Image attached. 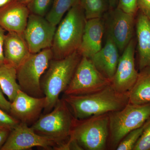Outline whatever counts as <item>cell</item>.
Masks as SVG:
<instances>
[{
    "label": "cell",
    "mask_w": 150,
    "mask_h": 150,
    "mask_svg": "<svg viewBox=\"0 0 150 150\" xmlns=\"http://www.w3.org/2000/svg\"><path fill=\"white\" fill-rule=\"evenodd\" d=\"M5 30L0 27V65L2 64L5 62L4 56V45L5 36Z\"/></svg>",
    "instance_id": "cell-31"
},
{
    "label": "cell",
    "mask_w": 150,
    "mask_h": 150,
    "mask_svg": "<svg viewBox=\"0 0 150 150\" xmlns=\"http://www.w3.org/2000/svg\"><path fill=\"white\" fill-rule=\"evenodd\" d=\"M56 150H83L75 140L69 137L68 140L56 145L53 148Z\"/></svg>",
    "instance_id": "cell-28"
},
{
    "label": "cell",
    "mask_w": 150,
    "mask_h": 150,
    "mask_svg": "<svg viewBox=\"0 0 150 150\" xmlns=\"http://www.w3.org/2000/svg\"><path fill=\"white\" fill-rule=\"evenodd\" d=\"M0 87L11 102L21 89L17 79L16 68L5 62L0 65Z\"/></svg>",
    "instance_id": "cell-20"
},
{
    "label": "cell",
    "mask_w": 150,
    "mask_h": 150,
    "mask_svg": "<svg viewBox=\"0 0 150 150\" xmlns=\"http://www.w3.org/2000/svg\"><path fill=\"white\" fill-rule=\"evenodd\" d=\"M57 144L55 140L37 134L26 123L20 122L11 129L6 141L0 150H29L35 147L53 149Z\"/></svg>",
    "instance_id": "cell-10"
},
{
    "label": "cell",
    "mask_w": 150,
    "mask_h": 150,
    "mask_svg": "<svg viewBox=\"0 0 150 150\" xmlns=\"http://www.w3.org/2000/svg\"><path fill=\"white\" fill-rule=\"evenodd\" d=\"M19 2L22 3V4H24L27 5L30 2L31 0H17Z\"/></svg>",
    "instance_id": "cell-35"
},
{
    "label": "cell",
    "mask_w": 150,
    "mask_h": 150,
    "mask_svg": "<svg viewBox=\"0 0 150 150\" xmlns=\"http://www.w3.org/2000/svg\"><path fill=\"white\" fill-rule=\"evenodd\" d=\"M63 98L75 118L78 119L121 110L129 102V93L118 92L111 84L93 93L65 95Z\"/></svg>",
    "instance_id": "cell-1"
},
{
    "label": "cell",
    "mask_w": 150,
    "mask_h": 150,
    "mask_svg": "<svg viewBox=\"0 0 150 150\" xmlns=\"http://www.w3.org/2000/svg\"><path fill=\"white\" fill-rule=\"evenodd\" d=\"M56 26L45 17L30 14L23 35L31 54L51 48Z\"/></svg>",
    "instance_id": "cell-9"
},
{
    "label": "cell",
    "mask_w": 150,
    "mask_h": 150,
    "mask_svg": "<svg viewBox=\"0 0 150 150\" xmlns=\"http://www.w3.org/2000/svg\"><path fill=\"white\" fill-rule=\"evenodd\" d=\"M120 57L117 46L108 35L104 47L90 59L97 69L111 81L116 71Z\"/></svg>",
    "instance_id": "cell-16"
},
{
    "label": "cell",
    "mask_w": 150,
    "mask_h": 150,
    "mask_svg": "<svg viewBox=\"0 0 150 150\" xmlns=\"http://www.w3.org/2000/svg\"><path fill=\"white\" fill-rule=\"evenodd\" d=\"M109 134L107 150H116L130 131L142 126L150 118V103H128L121 110L108 113Z\"/></svg>",
    "instance_id": "cell-4"
},
{
    "label": "cell",
    "mask_w": 150,
    "mask_h": 150,
    "mask_svg": "<svg viewBox=\"0 0 150 150\" xmlns=\"http://www.w3.org/2000/svg\"><path fill=\"white\" fill-rule=\"evenodd\" d=\"M138 11L150 19V0H137Z\"/></svg>",
    "instance_id": "cell-29"
},
{
    "label": "cell",
    "mask_w": 150,
    "mask_h": 150,
    "mask_svg": "<svg viewBox=\"0 0 150 150\" xmlns=\"http://www.w3.org/2000/svg\"><path fill=\"white\" fill-rule=\"evenodd\" d=\"M109 8L113 9L116 7L118 5V0H108Z\"/></svg>",
    "instance_id": "cell-33"
},
{
    "label": "cell",
    "mask_w": 150,
    "mask_h": 150,
    "mask_svg": "<svg viewBox=\"0 0 150 150\" xmlns=\"http://www.w3.org/2000/svg\"><path fill=\"white\" fill-rule=\"evenodd\" d=\"M53 59L51 48L30 54L16 69L17 79L21 89L35 97L44 96L40 86L41 78Z\"/></svg>",
    "instance_id": "cell-7"
},
{
    "label": "cell",
    "mask_w": 150,
    "mask_h": 150,
    "mask_svg": "<svg viewBox=\"0 0 150 150\" xmlns=\"http://www.w3.org/2000/svg\"><path fill=\"white\" fill-rule=\"evenodd\" d=\"M111 84L97 69L89 58L82 56L71 80L64 91L66 95H82L96 92Z\"/></svg>",
    "instance_id": "cell-8"
},
{
    "label": "cell",
    "mask_w": 150,
    "mask_h": 150,
    "mask_svg": "<svg viewBox=\"0 0 150 150\" xmlns=\"http://www.w3.org/2000/svg\"><path fill=\"white\" fill-rule=\"evenodd\" d=\"M109 134L108 113L75 120L70 138L86 150H107Z\"/></svg>",
    "instance_id": "cell-5"
},
{
    "label": "cell",
    "mask_w": 150,
    "mask_h": 150,
    "mask_svg": "<svg viewBox=\"0 0 150 150\" xmlns=\"http://www.w3.org/2000/svg\"><path fill=\"white\" fill-rule=\"evenodd\" d=\"M105 30L101 17L87 20L79 52L82 56L91 58L102 48Z\"/></svg>",
    "instance_id": "cell-15"
},
{
    "label": "cell",
    "mask_w": 150,
    "mask_h": 150,
    "mask_svg": "<svg viewBox=\"0 0 150 150\" xmlns=\"http://www.w3.org/2000/svg\"><path fill=\"white\" fill-rule=\"evenodd\" d=\"M80 3L87 20L102 17L109 8L108 0H80Z\"/></svg>",
    "instance_id": "cell-22"
},
{
    "label": "cell",
    "mask_w": 150,
    "mask_h": 150,
    "mask_svg": "<svg viewBox=\"0 0 150 150\" xmlns=\"http://www.w3.org/2000/svg\"><path fill=\"white\" fill-rule=\"evenodd\" d=\"M76 119L62 98L52 111L40 116L31 128L37 134L55 140L58 144L69 138Z\"/></svg>",
    "instance_id": "cell-6"
},
{
    "label": "cell",
    "mask_w": 150,
    "mask_h": 150,
    "mask_svg": "<svg viewBox=\"0 0 150 150\" xmlns=\"http://www.w3.org/2000/svg\"><path fill=\"white\" fill-rule=\"evenodd\" d=\"M54 0H31L27 5L30 13L45 17L51 8Z\"/></svg>",
    "instance_id": "cell-24"
},
{
    "label": "cell",
    "mask_w": 150,
    "mask_h": 150,
    "mask_svg": "<svg viewBox=\"0 0 150 150\" xmlns=\"http://www.w3.org/2000/svg\"><path fill=\"white\" fill-rule=\"evenodd\" d=\"M20 121L8 112L0 108V126L11 129L20 123Z\"/></svg>",
    "instance_id": "cell-26"
},
{
    "label": "cell",
    "mask_w": 150,
    "mask_h": 150,
    "mask_svg": "<svg viewBox=\"0 0 150 150\" xmlns=\"http://www.w3.org/2000/svg\"><path fill=\"white\" fill-rule=\"evenodd\" d=\"M80 0H54L50 10L45 17L48 21L57 26L65 14Z\"/></svg>",
    "instance_id": "cell-21"
},
{
    "label": "cell",
    "mask_w": 150,
    "mask_h": 150,
    "mask_svg": "<svg viewBox=\"0 0 150 150\" xmlns=\"http://www.w3.org/2000/svg\"><path fill=\"white\" fill-rule=\"evenodd\" d=\"M136 44V40L132 38L120 57L111 81L112 87L118 92L129 93L138 78L139 72L136 69L134 57Z\"/></svg>",
    "instance_id": "cell-11"
},
{
    "label": "cell",
    "mask_w": 150,
    "mask_h": 150,
    "mask_svg": "<svg viewBox=\"0 0 150 150\" xmlns=\"http://www.w3.org/2000/svg\"><path fill=\"white\" fill-rule=\"evenodd\" d=\"M129 103L136 105L150 103V68L140 70L136 83L129 92Z\"/></svg>",
    "instance_id": "cell-19"
},
{
    "label": "cell",
    "mask_w": 150,
    "mask_h": 150,
    "mask_svg": "<svg viewBox=\"0 0 150 150\" xmlns=\"http://www.w3.org/2000/svg\"><path fill=\"white\" fill-rule=\"evenodd\" d=\"M86 20L80 3L69 10L56 26L51 48L53 59H64L79 50Z\"/></svg>",
    "instance_id": "cell-2"
},
{
    "label": "cell",
    "mask_w": 150,
    "mask_h": 150,
    "mask_svg": "<svg viewBox=\"0 0 150 150\" xmlns=\"http://www.w3.org/2000/svg\"><path fill=\"white\" fill-rule=\"evenodd\" d=\"M81 54L79 51L64 59H52L40 80V86L46 99L45 112L51 111L58 102L59 96L70 83Z\"/></svg>",
    "instance_id": "cell-3"
},
{
    "label": "cell",
    "mask_w": 150,
    "mask_h": 150,
    "mask_svg": "<svg viewBox=\"0 0 150 150\" xmlns=\"http://www.w3.org/2000/svg\"><path fill=\"white\" fill-rule=\"evenodd\" d=\"M135 22L139 71L150 68V19L138 11Z\"/></svg>",
    "instance_id": "cell-18"
},
{
    "label": "cell",
    "mask_w": 150,
    "mask_h": 150,
    "mask_svg": "<svg viewBox=\"0 0 150 150\" xmlns=\"http://www.w3.org/2000/svg\"><path fill=\"white\" fill-rule=\"evenodd\" d=\"M4 94L0 87V108L9 113L11 102L6 98Z\"/></svg>",
    "instance_id": "cell-30"
},
{
    "label": "cell",
    "mask_w": 150,
    "mask_h": 150,
    "mask_svg": "<svg viewBox=\"0 0 150 150\" xmlns=\"http://www.w3.org/2000/svg\"><path fill=\"white\" fill-rule=\"evenodd\" d=\"M11 130L9 128L0 126V149L6 141Z\"/></svg>",
    "instance_id": "cell-32"
},
{
    "label": "cell",
    "mask_w": 150,
    "mask_h": 150,
    "mask_svg": "<svg viewBox=\"0 0 150 150\" xmlns=\"http://www.w3.org/2000/svg\"><path fill=\"white\" fill-rule=\"evenodd\" d=\"M147 121L142 126L129 132L118 144L116 150H133L136 143L143 134Z\"/></svg>",
    "instance_id": "cell-23"
},
{
    "label": "cell",
    "mask_w": 150,
    "mask_h": 150,
    "mask_svg": "<svg viewBox=\"0 0 150 150\" xmlns=\"http://www.w3.org/2000/svg\"><path fill=\"white\" fill-rule=\"evenodd\" d=\"M110 10L107 23L108 35L122 53L133 38L135 15L125 12L118 7Z\"/></svg>",
    "instance_id": "cell-12"
},
{
    "label": "cell",
    "mask_w": 150,
    "mask_h": 150,
    "mask_svg": "<svg viewBox=\"0 0 150 150\" xmlns=\"http://www.w3.org/2000/svg\"><path fill=\"white\" fill-rule=\"evenodd\" d=\"M133 150H150V118L143 134L136 143Z\"/></svg>",
    "instance_id": "cell-25"
},
{
    "label": "cell",
    "mask_w": 150,
    "mask_h": 150,
    "mask_svg": "<svg viewBox=\"0 0 150 150\" xmlns=\"http://www.w3.org/2000/svg\"><path fill=\"white\" fill-rule=\"evenodd\" d=\"M46 104L45 96L35 97L20 89L11 102L9 113L20 122L28 125L37 121Z\"/></svg>",
    "instance_id": "cell-13"
},
{
    "label": "cell",
    "mask_w": 150,
    "mask_h": 150,
    "mask_svg": "<svg viewBox=\"0 0 150 150\" xmlns=\"http://www.w3.org/2000/svg\"><path fill=\"white\" fill-rule=\"evenodd\" d=\"M137 0H118L117 7L127 13L136 15L138 12Z\"/></svg>",
    "instance_id": "cell-27"
},
{
    "label": "cell",
    "mask_w": 150,
    "mask_h": 150,
    "mask_svg": "<svg viewBox=\"0 0 150 150\" xmlns=\"http://www.w3.org/2000/svg\"><path fill=\"white\" fill-rule=\"evenodd\" d=\"M30 14L26 5L13 0L0 8V27L8 32L23 34Z\"/></svg>",
    "instance_id": "cell-14"
},
{
    "label": "cell",
    "mask_w": 150,
    "mask_h": 150,
    "mask_svg": "<svg viewBox=\"0 0 150 150\" xmlns=\"http://www.w3.org/2000/svg\"><path fill=\"white\" fill-rule=\"evenodd\" d=\"M4 51L5 63L16 69L31 54L23 33L13 32L6 34Z\"/></svg>",
    "instance_id": "cell-17"
},
{
    "label": "cell",
    "mask_w": 150,
    "mask_h": 150,
    "mask_svg": "<svg viewBox=\"0 0 150 150\" xmlns=\"http://www.w3.org/2000/svg\"><path fill=\"white\" fill-rule=\"evenodd\" d=\"M13 0H0V8L6 5Z\"/></svg>",
    "instance_id": "cell-34"
}]
</instances>
